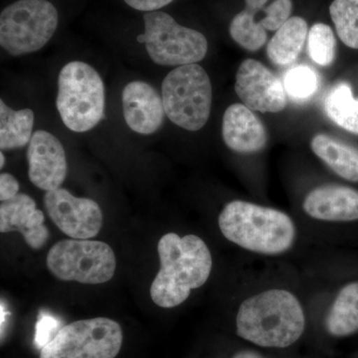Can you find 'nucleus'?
Listing matches in <instances>:
<instances>
[{"label": "nucleus", "mask_w": 358, "mask_h": 358, "mask_svg": "<svg viewBox=\"0 0 358 358\" xmlns=\"http://www.w3.org/2000/svg\"><path fill=\"white\" fill-rule=\"evenodd\" d=\"M173 1V0H124V2L131 8L140 11H147V13L157 11V9L169 6Z\"/></svg>", "instance_id": "c85d7f7f"}, {"label": "nucleus", "mask_w": 358, "mask_h": 358, "mask_svg": "<svg viewBox=\"0 0 358 358\" xmlns=\"http://www.w3.org/2000/svg\"><path fill=\"white\" fill-rule=\"evenodd\" d=\"M303 208L310 217L327 222L358 220V192L348 186H319L308 193Z\"/></svg>", "instance_id": "dca6fc26"}, {"label": "nucleus", "mask_w": 358, "mask_h": 358, "mask_svg": "<svg viewBox=\"0 0 358 358\" xmlns=\"http://www.w3.org/2000/svg\"><path fill=\"white\" fill-rule=\"evenodd\" d=\"M222 136L231 150L242 155L261 152L268 143L263 122L244 103H233L224 113Z\"/></svg>", "instance_id": "2eb2a0df"}, {"label": "nucleus", "mask_w": 358, "mask_h": 358, "mask_svg": "<svg viewBox=\"0 0 358 358\" xmlns=\"http://www.w3.org/2000/svg\"><path fill=\"white\" fill-rule=\"evenodd\" d=\"M145 33L138 42L145 43L150 59L160 66L196 64L208 51V42L202 33L185 27L169 14L152 11L143 15Z\"/></svg>", "instance_id": "0eeeda50"}, {"label": "nucleus", "mask_w": 358, "mask_h": 358, "mask_svg": "<svg viewBox=\"0 0 358 358\" xmlns=\"http://www.w3.org/2000/svg\"><path fill=\"white\" fill-rule=\"evenodd\" d=\"M329 13L343 44L358 49V0H334Z\"/></svg>", "instance_id": "5701e85b"}, {"label": "nucleus", "mask_w": 358, "mask_h": 358, "mask_svg": "<svg viewBox=\"0 0 358 358\" xmlns=\"http://www.w3.org/2000/svg\"><path fill=\"white\" fill-rule=\"evenodd\" d=\"M327 329L334 336L358 331V282H350L339 291L327 315Z\"/></svg>", "instance_id": "6ab92c4d"}, {"label": "nucleus", "mask_w": 358, "mask_h": 358, "mask_svg": "<svg viewBox=\"0 0 358 358\" xmlns=\"http://www.w3.org/2000/svg\"><path fill=\"white\" fill-rule=\"evenodd\" d=\"M4 164H6V157H4L3 152H1V154H0V169H2Z\"/></svg>", "instance_id": "473e14b6"}, {"label": "nucleus", "mask_w": 358, "mask_h": 358, "mask_svg": "<svg viewBox=\"0 0 358 358\" xmlns=\"http://www.w3.org/2000/svg\"><path fill=\"white\" fill-rule=\"evenodd\" d=\"M122 113L131 131L155 134L164 122V101L157 90L143 81H133L122 91Z\"/></svg>", "instance_id": "ddd939ff"}, {"label": "nucleus", "mask_w": 358, "mask_h": 358, "mask_svg": "<svg viewBox=\"0 0 358 358\" xmlns=\"http://www.w3.org/2000/svg\"><path fill=\"white\" fill-rule=\"evenodd\" d=\"M218 223L228 241L263 255L285 253L296 239V226L288 214L242 200L226 204Z\"/></svg>", "instance_id": "7ed1b4c3"}, {"label": "nucleus", "mask_w": 358, "mask_h": 358, "mask_svg": "<svg viewBox=\"0 0 358 358\" xmlns=\"http://www.w3.org/2000/svg\"><path fill=\"white\" fill-rule=\"evenodd\" d=\"M34 113L30 109L14 110L0 101V148L2 150L24 147L30 143Z\"/></svg>", "instance_id": "aec40b11"}, {"label": "nucleus", "mask_w": 358, "mask_h": 358, "mask_svg": "<svg viewBox=\"0 0 358 358\" xmlns=\"http://www.w3.org/2000/svg\"><path fill=\"white\" fill-rule=\"evenodd\" d=\"M235 92L250 110L280 113L287 107L284 85L266 66L247 59L238 68Z\"/></svg>", "instance_id": "9b49d317"}, {"label": "nucleus", "mask_w": 358, "mask_h": 358, "mask_svg": "<svg viewBox=\"0 0 358 358\" xmlns=\"http://www.w3.org/2000/svg\"><path fill=\"white\" fill-rule=\"evenodd\" d=\"M310 148L341 178L358 181V148L324 134L313 136Z\"/></svg>", "instance_id": "f3484780"}, {"label": "nucleus", "mask_w": 358, "mask_h": 358, "mask_svg": "<svg viewBox=\"0 0 358 358\" xmlns=\"http://www.w3.org/2000/svg\"><path fill=\"white\" fill-rule=\"evenodd\" d=\"M49 271L61 281L99 285L114 277V251L101 241L67 239L57 242L46 258Z\"/></svg>", "instance_id": "6e6552de"}, {"label": "nucleus", "mask_w": 358, "mask_h": 358, "mask_svg": "<svg viewBox=\"0 0 358 358\" xmlns=\"http://www.w3.org/2000/svg\"><path fill=\"white\" fill-rule=\"evenodd\" d=\"M44 222L43 212L25 193H18L0 205V232L21 233L32 249H40L48 241L49 231Z\"/></svg>", "instance_id": "4468645a"}, {"label": "nucleus", "mask_w": 358, "mask_h": 358, "mask_svg": "<svg viewBox=\"0 0 358 358\" xmlns=\"http://www.w3.org/2000/svg\"><path fill=\"white\" fill-rule=\"evenodd\" d=\"M122 331L107 317L77 320L61 327L41 350L40 358H115L121 350Z\"/></svg>", "instance_id": "1a4fd4ad"}, {"label": "nucleus", "mask_w": 358, "mask_h": 358, "mask_svg": "<svg viewBox=\"0 0 358 358\" xmlns=\"http://www.w3.org/2000/svg\"><path fill=\"white\" fill-rule=\"evenodd\" d=\"M324 110L341 129L358 134V99L353 98L350 85H336L324 101Z\"/></svg>", "instance_id": "412c9836"}, {"label": "nucleus", "mask_w": 358, "mask_h": 358, "mask_svg": "<svg viewBox=\"0 0 358 358\" xmlns=\"http://www.w3.org/2000/svg\"><path fill=\"white\" fill-rule=\"evenodd\" d=\"M162 101L166 115L174 124L186 131H199L210 115V78L199 64L179 66L162 82Z\"/></svg>", "instance_id": "39448f33"}, {"label": "nucleus", "mask_w": 358, "mask_h": 358, "mask_svg": "<svg viewBox=\"0 0 358 358\" xmlns=\"http://www.w3.org/2000/svg\"><path fill=\"white\" fill-rule=\"evenodd\" d=\"M30 181L45 192L57 189L64 182L68 166L61 141L46 131L33 134L27 150Z\"/></svg>", "instance_id": "f8f14e48"}, {"label": "nucleus", "mask_w": 358, "mask_h": 358, "mask_svg": "<svg viewBox=\"0 0 358 358\" xmlns=\"http://www.w3.org/2000/svg\"><path fill=\"white\" fill-rule=\"evenodd\" d=\"M157 253L160 270L150 286V296L160 308L178 307L192 289L208 280L212 270L210 250L195 235L178 236L167 233L159 240Z\"/></svg>", "instance_id": "f257e3e1"}, {"label": "nucleus", "mask_w": 358, "mask_h": 358, "mask_svg": "<svg viewBox=\"0 0 358 358\" xmlns=\"http://www.w3.org/2000/svg\"><path fill=\"white\" fill-rule=\"evenodd\" d=\"M60 324L59 320L48 313H40L36 327H35L34 343L37 348L42 350L47 343H50L54 336L60 331L59 329Z\"/></svg>", "instance_id": "bb28decb"}, {"label": "nucleus", "mask_w": 358, "mask_h": 358, "mask_svg": "<svg viewBox=\"0 0 358 358\" xmlns=\"http://www.w3.org/2000/svg\"><path fill=\"white\" fill-rule=\"evenodd\" d=\"M336 40L331 26L315 23L308 35V51L313 62L329 66L336 57Z\"/></svg>", "instance_id": "b1692460"}, {"label": "nucleus", "mask_w": 358, "mask_h": 358, "mask_svg": "<svg viewBox=\"0 0 358 358\" xmlns=\"http://www.w3.org/2000/svg\"><path fill=\"white\" fill-rule=\"evenodd\" d=\"M284 87L287 93L296 100L313 96L319 88L317 73L308 66H296L285 75Z\"/></svg>", "instance_id": "393cba45"}, {"label": "nucleus", "mask_w": 358, "mask_h": 358, "mask_svg": "<svg viewBox=\"0 0 358 358\" xmlns=\"http://www.w3.org/2000/svg\"><path fill=\"white\" fill-rule=\"evenodd\" d=\"M105 85L92 66L68 63L58 78L57 109L68 129L85 133L95 128L105 113Z\"/></svg>", "instance_id": "20e7f679"}, {"label": "nucleus", "mask_w": 358, "mask_h": 358, "mask_svg": "<svg viewBox=\"0 0 358 358\" xmlns=\"http://www.w3.org/2000/svg\"><path fill=\"white\" fill-rule=\"evenodd\" d=\"M265 17L260 21L263 27L268 31H277L291 18L293 11L292 0H275L270 6L264 7Z\"/></svg>", "instance_id": "a878e982"}, {"label": "nucleus", "mask_w": 358, "mask_h": 358, "mask_svg": "<svg viewBox=\"0 0 358 358\" xmlns=\"http://www.w3.org/2000/svg\"><path fill=\"white\" fill-rule=\"evenodd\" d=\"M57 9L47 0H18L0 15V45L13 56L43 48L57 29Z\"/></svg>", "instance_id": "423d86ee"}, {"label": "nucleus", "mask_w": 358, "mask_h": 358, "mask_svg": "<svg viewBox=\"0 0 358 358\" xmlns=\"http://www.w3.org/2000/svg\"><path fill=\"white\" fill-rule=\"evenodd\" d=\"M45 210L54 224L73 239H90L102 228L103 213L96 201L73 196L64 188L46 192Z\"/></svg>", "instance_id": "9d476101"}, {"label": "nucleus", "mask_w": 358, "mask_h": 358, "mask_svg": "<svg viewBox=\"0 0 358 358\" xmlns=\"http://www.w3.org/2000/svg\"><path fill=\"white\" fill-rule=\"evenodd\" d=\"M7 310L6 307H4L3 303H1V336L3 334L4 326H6V315Z\"/></svg>", "instance_id": "2f4dec72"}, {"label": "nucleus", "mask_w": 358, "mask_h": 358, "mask_svg": "<svg viewBox=\"0 0 358 358\" xmlns=\"http://www.w3.org/2000/svg\"><path fill=\"white\" fill-rule=\"evenodd\" d=\"M300 301L287 289H271L246 299L236 317L238 336L263 348L293 345L305 331Z\"/></svg>", "instance_id": "f03ea898"}, {"label": "nucleus", "mask_w": 358, "mask_h": 358, "mask_svg": "<svg viewBox=\"0 0 358 358\" xmlns=\"http://www.w3.org/2000/svg\"><path fill=\"white\" fill-rule=\"evenodd\" d=\"M308 35L307 21L299 16L289 18L268 42V58L275 65L293 64L303 50Z\"/></svg>", "instance_id": "a211bd4d"}, {"label": "nucleus", "mask_w": 358, "mask_h": 358, "mask_svg": "<svg viewBox=\"0 0 358 358\" xmlns=\"http://www.w3.org/2000/svg\"><path fill=\"white\" fill-rule=\"evenodd\" d=\"M20 192V183L13 176L9 173L0 174V200L13 199Z\"/></svg>", "instance_id": "cd10ccee"}, {"label": "nucleus", "mask_w": 358, "mask_h": 358, "mask_svg": "<svg viewBox=\"0 0 358 358\" xmlns=\"http://www.w3.org/2000/svg\"><path fill=\"white\" fill-rule=\"evenodd\" d=\"M254 11L246 8L234 16L231 21L229 32L233 40L246 50L255 52L262 48L267 42V31L256 22Z\"/></svg>", "instance_id": "4be33fe9"}, {"label": "nucleus", "mask_w": 358, "mask_h": 358, "mask_svg": "<svg viewBox=\"0 0 358 358\" xmlns=\"http://www.w3.org/2000/svg\"><path fill=\"white\" fill-rule=\"evenodd\" d=\"M233 358H263L260 357V355H257V353L250 352H244L238 353V355H235Z\"/></svg>", "instance_id": "7c9ffc66"}, {"label": "nucleus", "mask_w": 358, "mask_h": 358, "mask_svg": "<svg viewBox=\"0 0 358 358\" xmlns=\"http://www.w3.org/2000/svg\"><path fill=\"white\" fill-rule=\"evenodd\" d=\"M245 2H246L247 8L254 11V13H257L260 9L264 8L268 0H245Z\"/></svg>", "instance_id": "c756f323"}]
</instances>
